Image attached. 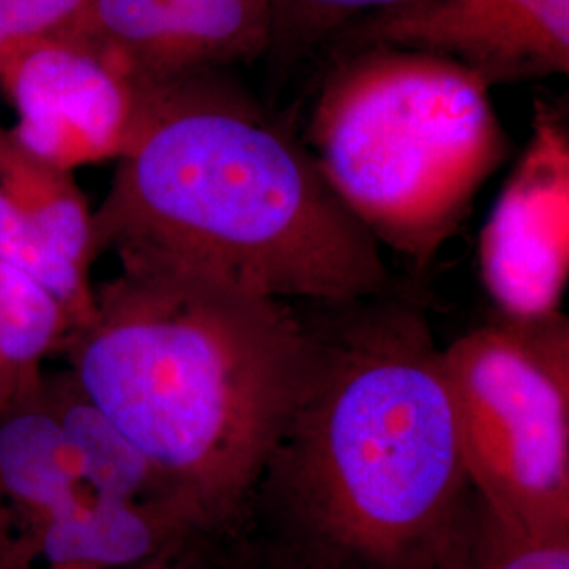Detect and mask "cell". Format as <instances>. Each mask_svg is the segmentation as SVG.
I'll return each instance as SVG.
<instances>
[{
	"mask_svg": "<svg viewBox=\"0 0 569 569\" xmlns=\"http://www.w3.org/2000/svg\"><path fill=\"white\" fill-rule=\"evenodd\" d=\"M468 483L510 526L569 538V321L498 315L441 348Z\"/></svg>",
	"mask_w": 569,
	"mask_h": 569,
	"instance_id": "5b68a950",
	"label": "cell"
},
{
	"mask_svg": "<svg viewBox=\"0 0 569 569\" xmlns=\"http://www.w3.org/2000/svg\"><path fill=\"white\" fill-rule=\"evenodd\" d=\"M0 192L66 258L91 270L98 260L93 209L74 171L26 150L4 122H0Z\"/></svg>",
	"mask_w": 569,
	"mask_h": 569,
	"instance_id": "8fae6325",
	"label": "cell"
},
{
	"mask_svg": "<svg viewBox=\"0 0 569 569\" xmlns=\"http://www.w3.org/2000/svg\"><path fill=\"white\" fill-rule=\"evenodd\" d=\"M272 0H91L72 30L152 84L266 53Z\"/></svg>",
	"mask_w": 569,
	"mask_h": 569,
	"instance_id": "9c48e42d",
	"label": "cell"
},
{
	"mask_svg": "<svg viewBox=\"0 0 569 569\" xmlns=\"http://www.w3.org/2000/svg\"><path fill=\"white\" fill-rule=\"evenodd\" d=\"M305 385L234 536L247 569H435L468 475L441 348L388 291L306 315Z\"/></svg>",
	"mask_w": 569,
	"mask_h": 569,
	"instance_id": "6da1fadb",
	"label": "cell"
},
{
	"mask_svg": "<svg viewBox=\"0 0 569 569\" xmlns=\"http://www.w3.org/2000/svg\"><path fill=\"white\" fill-rule=\"evenodd\" d=\"M0 262L18 268L42 284L66 310L72 331L96 315L91 270L72 262L30 224L0 192Z\"/></svg>",
	"mask_w": 569,
	"mask_h": 569,
	"instance_id": "5bb4252c",
	"label": "cell"
},
{
	"mask_svg": "<svg viewBox=\"0 0 569 569\" xmlns=\"http://www.w3.org/2000/svg\"><path fill=\"white\" fill-rule=\"evenodd\" d=\"M124 569H243V557L232 538L197 533Z\"/></svg>",
	"mask_w": 569,
	"mask_h": 569,
	"instance_id": "e0dca14e",
	"label": "cell"
},
{
	"mask_svg": "<svg viewBox=\"0 0 569 569\" xmlns=\"http://www.w3.org/2000/svg\"><path fill=\"white\" fill-rule=\"evenodd\" d=\"M72 333L60 302L34 279L0 262V380L16 403L41 387L42 363Z\"/></svg>",
	"mask_w": 569,
	"mask_h": 569,
	"instance_id": "7c38bea8",
	"label": "cell"
},
{
	"mask_svg": "<svg viewBox=\"0 0 569 569\" xmlns=\"http://www.w3.org/2000/svg\"><path fill=\"white\" fill-rule=\"evenodd\" d=\"M305 146L380 247L420 266L510 150L488 84L456 61L380 44L333 63Z\"/></svg>",
	"mask_w": 569,
	"mask_h": 569,
	"instance_id": "277c9868",
	"label": "cell"
},
{
	"mask_svg": "<svg viewBox=\"0 0 569 569\" xmlns=\"http://www.w3.org/2000/svg\"><path fill=\"white\" fill-rule=\"evenodd\" d=\"M310 352L298 305L188 266L119 258L96 284L93 319L60 355L197 529L234 538Z\"/></svg>",
	"mask_w": 569,
	"mask_h": 569,
	"instance_id": "7a4b0ae2",
	"label": "cell"
},
{
	"mask_svg": "<svg viewBox=\"0 0 569 569\" xmlns=\"http://www.w3.org/2000/svg\"><path fill=\"white\" fill-rule=\"evenodd\" d=\"M369 9L371 0H272L266 53L281 61L298 60L363 20Z\"/></svg>",
	"mask_w": 569,
	"mask_h": 569,
	"instance_id": "9a60e30c",
	"label": "cell"
},
{
	"mask_svg": "<svg viewBox=\"0 0 569 569\" xmlns=\"http://www.w3.org/2000/svg\"><path fill=\"white\" fill-rule=\"evenodd\" d=\"M157 84L77 30L30 42L0 66L13 138L66 171L119 161L142 127Z\"/></svg>",
	"mask_w": 569,
	"mask_h": 569,
	"instance_id": "8992f818",
	"label": "cell"
},
{
	"mask_svg": "<svg viewBox=\"0 0 569 569\" xmlns=\"http://www.w3.org/2000/svg\"><path fill=\"white\" fill-rule=\"evenodd\" d=\"M435 569H569V538L515 528L468 488Z\"/></svg>",
	"mask_w": 569,
	"mask_h": 569,
	"instance_id": "4fadbf2b",
	"label": "cell"
},
{
	"mask_svg": "<svg viewBox=\"0 0 569 569\" xmlns=\"http://www.w3.org/2000/svg\"><path fill=\"white\" fill-rule=\"evenodd\" d=\"M9 406H11L9 395H7V390L2 387V380H0V411H2V409H7Z\"/></svg>",
	"mask_w": 569,
	"mask_h": 569,
	"instance_id": "ac0fdd59",
	"label": "cell"
},
{
	"mask_svg": "<svg viewBox=\"0 0 569 569\" xmlns=\"http://www.w3.org/2000/svg\"><path fill=\"white\" fill-rule=\"evenodd\" d=\"M479 266L498 315L536 319L561 310L569 277V129L536 102L531 136L479 241Z\"/></svg>",
	"mask_w": 569,
	"mask_h": 569,
	"instance_id": "52a82bcc",
	"label": "cell"
},
{
	"mask_svg": "<svg viewBox=\"0 0 569 569\" xmlns=\"http://www.w3.org/2000/svg\"><path fill=\"white\" fill-rule=\"evenodd\" d=\"M243 569H247V568H244V563H243Z\"/></svg>",
	"mask_w": 569,
	"mask_h": 569,
	"instance_id": "d6986e66",
	"label": "cell"
},
{
	"mask_svg": "<svg viewBox=\"0 0 569 569\" xmlns=\"http://www.w3.org/2000/svg\"><path fill=\"white\" fill-rule=\"evenodd\" d=\"M91 0H0V66L30 42L70 30Z\"/></svg>",
	"mask_w": 569,
	"mask_h": 569,
	"instance_id": "2e32d148",
	"label": "cell"
},
{
	"mask_svg": "<svg viewBox=\"0 0 569 569\" xmlns=\"http://www.w3.org/2000/svg\"><path fill=\"white\" fill-rule=\"evenodd\" d=\"M93 232L98 256L188 266L287 305L395 289L382 247L305 142L211 74L157 84Z\"/></svg>",
	"mask_w": 569,
	"mask_h": 569,
	"instance_id": "3957f363",
	"label": "cell"
},
{
	"mask_svg": "<svg viewBox=\"0 0 569 569\" xmlns=\"http://www.w3.org/2000/svg\"><path fill=\"white\" fill-rule=\"evenodd\" d=\"M333 41L446 58L491 89L568 74L569 0H425L355 21Z\"/></svg>",
	"mask_w": 569,
	"mask_h": 569,
	"instance_id": "ba28073f",
	"label": "cell"
},
{
	"mask_svg": "<svg viewBox=\"0 0 569 569\" xmlns=\"http://www.w3.org/2000/svg\"><path fill=\"white\" fill-rule=\"evenodd\" d=\"M39 392L74 449L91 488L121 502L169 510L199 531L173 500L159 472L87 399L68 369L53 376L44 373Z\"/></svg>",
	"mask_w": 569,
	"mask_h": 569,
	"instance_id": "30bf717a",
	"label": "cell"
}]
</instances>
